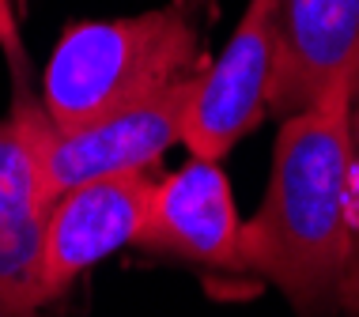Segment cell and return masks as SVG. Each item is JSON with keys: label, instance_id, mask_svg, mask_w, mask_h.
<instances>
[{"label": "cell", "instance_id": "5b68a950", "mask_svg": "<svg viewBox=\"0 0 359 317\" xmlns=\"http://www.w3.org/2000/svg\"><path fill=\"white\" fill-rule=\"evenodd\" d=\"M155 174L95 178L57 193L42 216L38 249V287L50 306L72 291V283L110 253L137 242Z\"/></svg>", "mask_w": 359, "mask_h": 317}, {"label": "cell", "instance_id": "52a82bcc", "mask_svg": "<svg viewBox=\"0 0 359 317\" xmlns=\"http://www.w3.org/2000/svg\"><path fill=\"white\" fill-rule=\"evenodd\" d=\"M46 200L38 193L31 143L15 118L0 121V317H38V249Z\"/></svg>", "mask_w": 359, "mask_h": 317}, {"label": "cell", "instance_id": "277c9868", "mask_svg": "<svg viewBox=\"0 0 359 317\" xmlns=\"http://www.w3.org/2000/svg\"><path fill=\"white\" fill-rule=\"evenodd\" d=\"M140 253L178 265H197L212 272H246L242 261V219L231 181L219 159L182 162L151 181L144 223L137 230Z\"/></svg>", "mask_w": 359, "mask_h": 317}, {"label": "cell", "instance_id": "6da1fadb", "mask_svg": "<svg viewBox=\"0 0 359 317\" xmlns=\"http://www.w3.org/2000/svg\"><path fill=\"white\" fill-rule=\"evenodd\" d=\"M359 80L333 83L306 110L280 118L273 174L242 223V261L295 306L299 317L337 314L348 257V110Z\"/></svg>", "mask_w": 359, "mask_h": 317}, {"label": "cell", "instance_id": "ba28073f", "mask_svg": "<svg viewBox=\"0 0 359 317\" xmlns=\"http://www.w3.org/2000/svg\"><path fill=\"white\" fill-rule=\"evenodd\" d=\"M348 136H352V162H348V257L341 287H337V314L359 317V83L352 91V110H348Z\"/></svg>", "mask_w": 359, "mask_h": 317}, {"label": "cell", "instance_id": "8992f818", "mask_svg": "<svg viewBox=\"0 0 359 317\" xmlns=\"http://www.w3.org/2000/svg\"><path fill=\"white\" fill-rule=\"evenodd\" d=\"M341 80H359V0H284L269 113L306 110Z\"/></svg>", "mask_w": 359, "mask_h": 317}, {"label": "cell", "instance_id": "3957f363", "mask_svg": "<svg viewBox=\"0 0 359 317\" xmlns=\"http://www.w3.org/2000/svg\"><path fill=\"white\" fill-rule=\"evenodd\" d=\"M284 0H250L223 53L193 91L182 143L197 159H223L269 113Z\"/></svg>", "mask_w": 359, "mask_h": 317}, {"label": "cell", "instance_id": "7a4b0ae2", "mask_svg": "<svg viewBox=\"0 0 359 317\" xmlns=\"http://www.w3.org/2000/svg\"><path fill=\"white\" fill-rule=\"evenodd\" d=\"M208 15V0H170L140 15L69 23L42 72L50 121L72 132L197 83L212 64Z\"/></svg>", "mask_w": 359, "mask_h": 317}]
</instances>
